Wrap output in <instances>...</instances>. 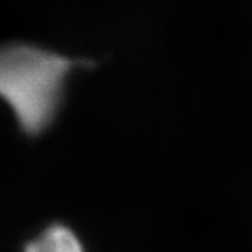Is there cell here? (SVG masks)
<instances>
[{"label":"cell","instance_id":"cell-1","mask_svg":"<svg viewBox=\"0 0 252 252\" xmlns=\"http://www.w3.org/2000/svg\"><path fill=\"white\" fill-rule=\"evenodd\" d=\"M79 61L42 46L0 45V98L27 135H39L58 115L69 74Z\"/></svg>","mask_w":252,"mask_h":252},{"label":"cell","instance_id":"cell-2","mask_svg":"<svg viewBox=\"0 0 252 252\" xmlns=\"http://www.w3.org/2000/svg\"><path fill=\"white\" fill-rule=\"evenodd\" d=\"M24 252H84L80 240L64 225H52L26 247Z\"/></svg>","mask_w":252,"mask_h":252}]
</instances>
